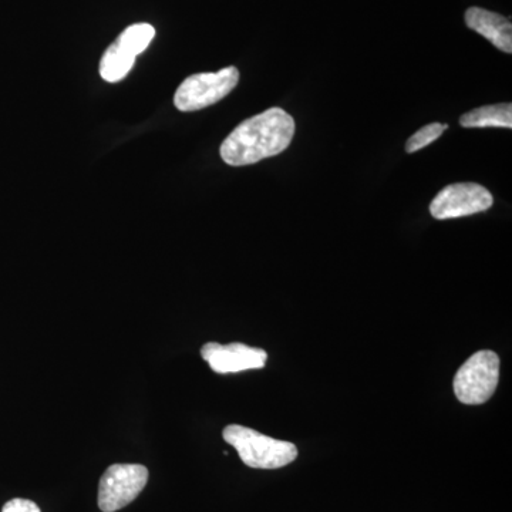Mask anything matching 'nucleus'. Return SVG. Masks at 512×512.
Listing matches in <instances>:
<instances>
[{"instance_id": "nucleus-1", "label": "nucleus", "mask_w": 512, "mask_h": 512, "mask_svg": "<svg viewBox=\"0 0 512 512\" xmlns=\"http://www.w3.org/2000/svg\"><path fill=\"white\" fill-rule=\"evenodd\" d=\"M295 120L285 110L274 107L239 124L221 146L225 163L241 167L278 156L291 146Z\"/></svg>"}, {"instance_id": "nucleus-2", "label": "nucleus", "mask_w": 512, "mask_h": 512, "mask_svg": "<svg viewBox=\"0 0 512 512\" xmlns=\"http://www.w3.org/2000/svg\"><path fill=\"white\" fill-rule=\"evenodd\" d=\"M229 446L238 451L245 466L258 470H276L293 463L298 448L289 441L272 439L249 427L231 424L222 431Z\"/></svg>"}, {"instance_id": "nucleus-3", "label": "nucleus", "mask_w": 512, "mask_h": 512, "mask_svg": "<svg viewBox=\"0 0 512 512\" xmlns=\"http://www.w3.org/2000/svg\"><path fill=\"white\" fill-rule=\"evenodd\" d=\"M500 379V357L491 350H480L458 369L454 377V393L458 402L468 406L487 403L497 390Z\"/></svg>"}, {"instance_id": "nucleus-4", "label": "nucleus", "mask_w": 512, "mask_h": 512, "mask_svg": "<svg viewBox=\"0 0 512 512\" xmlns=\"http://www.w3.org/2000/svg\"><path fill=\"white\" fill-rule=\"evenodd\" d=\"M239 82L237 67H225L217 73H200L187 77L178 87L174 104L184 113L207 109L227 97Z\"/></svg>"}, {"instance_id": "nucleus-5", "label": "nucleus", "mask_w": 512, "mask_h": 512, "mask_svg": "<svg viewBox=\"0 0 512 512\" xmlns=\"http://www.w3.org/2000/svg\"><path fill=\"white\" fill-rule=\"evenodd\" d=\"M148 470L141 464H113L104 471L99 484V507L103 512H116L127 507L144 490Z\"/></svg>"}, {"instance_id": "nucleus-6", "label": "nucleus", "mask_w": 512, "mask_h": 512, "mask_svg": "<svg viewBox=\"0 0 512 512\" xmlns=\"http://www.w3.org/2000/svg\"><path fill=\"white\" fill-rule=\"evenodd\" d=\"M494 198L483 185L476 183L451 184L441 190L430 204V214L436 220L468 217L490 210Z\"/></svg>"}, {"instance_id": "nucleus-7", "label": "nucleus", "mask_w": 512, "mask_h": 512, "mask_svg": "<svg viewBox=\"0 0 512 512\" xmlns=\"http://www.w3.org/2000/svg\"><path fill=\"white\" fill-rule=\"evenodd\" d=\"M201 356L218 375L264 369L268 360V353L264 349L251 348L242 343H205L201 349Z\"/></svg>"}, {"instance_id": "nucleus-8", "label": "nucleus", "mask_w": 512, "mask_h": 512, "mask_svg": "<svg viewBox=\"0 0 512 512\" xmlns=\"http://www.w3.org/2000/svg\"><path fill=\"white\" fill-rule=\"evenodd\" d=\"M468 28L490 40L497 49L512 53V26L508 19L498 13L481 8H470L466 12Z\"/></svg>"}, {"instance_id": "nucleus-9", "label": "nucleus", "mask_w": 512, "mask_h": 512, "mask_svg": "<svg viewBox=\"0 0 512 512\" xmlns=\"http://www.w3.org/2000/svg\"><path fill=\"white\" fill-rule=\"evenodd\" d=\"M136 57L116 40L101 57V77L109 83L120 82L133 69Z\"/></svg>"}, {"instance_id": "nucleus-10", "label": "nucleus", "mask_w": 512, "mask_h": 512, "mask_svg": "<svg viewBox=\"0 0 512 512\" xmlns=\"http://www.w3.org/2000/svg\"><path fill=\"white\" fill-rule=\"evenodd\" d=\"M460 124L466 128L512 127V106L510 103L480 107L461 116Z\"/></svg>"}, {"instance_id": "nucleus-11", "label": "nucleus", "mask_w": 512, "mask_h": 512, "mask_svg": "<svg viewBox=\"0 0 512 512\" xmlns=\"http://www.w3.org/2000/svg\"><path fill=\"white\" fill-rule=\"evenodd\" d=\"M154 36H156V29L153 26L148 23H140V25H133L124 30L117 42L130 50L134 56H138L147 49Z\"/></svg>"}, {"instance_id": "nucleus-12", "label": "nucleus", "mask_w": 512, "mask_h": 512, "mask_svg": "<svg viewBox=\"0 0 512 512\" xmlns=\"http://www.w3.org/2000/svg\"><path fill=\"white\" fill-rule=\"evenodd\" d=\"M447 128V124L439 123L429 124V126L420 128V130L417 131L416 134H413V136L409 138V141H407V153H416V151L421 150V148L430 146L437 138L441 137V134H443Z\"/></svg>"}, {"instance_id": "nucleus-13", "label": "nucleus", "mask_w": 512, "mask_h": 512, "mask_svg": "<svg viewBox=\"0 0 512 512\" xmlns=\"http://www.w3.org/2000/svg\"><path fill=\"white\" fill-rule=\"evenodd\" d=\"M2 512H42L39 505L25 498H13L3 505Z\"/></svg>"}]
</instances>
